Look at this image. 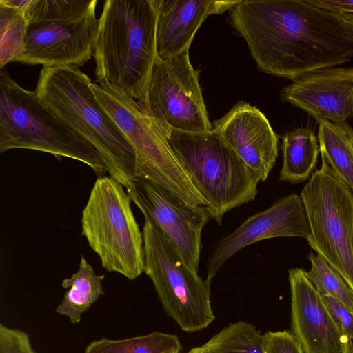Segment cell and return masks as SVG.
<instances>
[{
	"instance_id": "1",
	"label": "cell",
	"mask_w": 353,
	"mask_h": 353,
	"mask_svg": "<svg viewBox=\"0 0 353 353\" xmlns=\"http://www.w3.org/2000/svg\"><path fill=\"white\" fill-rule=\"evenodd\" d=\"M229 11L265 73L293 81L353 57V32L341 16L307 0H239Z\"/></svg>"
},
{
	"instance_id": "2",
	"label": "cell",
	"mask_w": 353,
	"mask_h": 353,
	"mask_svg": "<svg viewBox=\"0 0 353 353\" xmlns=\"http://www.w3.org/2000/svg\"><path fill=\"white\" fill-rule=\"evenodd\" d=\"M155 0H107L96 37L95 77L141 99L157 57Z\"/></svg>"
},
{
	"instance_id": "3",
	"label": "cell",
	"mask_w": 353,
	"mask_h": 353,
	"mask_svg": "<svg viewBox=\"0 0 353 353\" xmlns=\"http://www.w3.org/2000/svg\"><path fill=\"white\" fill-rule=\"evenodd\" d=\"M77 65L42 68L35 92L46 107L101 154L110 176L128 188L136 176L133 149L97 101Z\"/></svg>"
},
{
	"instance_id": "4",
	"label": "cell",
	"mask_w": 353,
	"mask_h": 353,
	"mask_svg": "<svg viewBox=\"0 0 353 353\" xmlns=\"http://www.w3.org/2000/svg\"><path fill=\"white\" fill-rule=\"evenodd\" d=\"M15 148L48 152L89 165L98 178L107 172L101 154L26 90L6 70L0 72V152Z\"/></svg>"
},
{
	"instance_id": "5",
	"label": "cell",
	"mask_w": 353,
	"mask_h": 353,
	"mask_svg": "<svg viewBox=\"0 0 353 353\" xmlns=\"http://www.w3.org/2000/svg\"><path fill=\"white\" fill-rule=\"evenodd\" d=\"M178 161L205 199L211 218L221 225L229 210L254 200L260 181L213 129L164 133Z\"/></svg>"
},
{
	"instance_id": "6",
	"label": "cell",
	"mask_w": 353,
	"mask_h": 353,
	"mask_svg": "<svg viewBox=\"0 0 353 353\" xmlns=\"http://www.w3.org/2000/svg\"><path fill=\"white\" fill-rule=\"evenodd\" d=\"M97 0H27L23 51L16 61L43 68L85 65L94 53Z\"/></svg>"
},
{
	"instance_id": "7",
	"label": "cell",
	"mask_w": 353,
	"mask_h": 353,
	"mask_svg": "<svg viewBox=\"0 0 353 353\" xmlns=\"http://www.w3.org/2000/svg\"><path fill=\"white\" fill-rule=\"evenodd\" d=\"M97 101L133 149L136 176L150 180L191 204L207 203L172 152L165 134L124 90L106 82L91 83Z\"/></svg>"
},
{
	"instance_id": "8",
	"label": "cell",
	"mask_w": 353,
	"mask_h": 353,
	"mask_svg": "<svg viewBox=\"0 0 353 353\" xmlns=\"http://www.w3.org/2000/svg\"><path fill=\"white\" fill-rule=\"evenodd\" d=\"M123 185L111 176L98 178L81 217L82 234L108 272L130 280L145 270L143 232Z\"/></svg>"
},
{
	"instance_id": "9",
	"label": "cell",
	"mask_w": 353,
	"mask_h": 353,
	"mask_svg": "<svg viewBox=\"0 0 353 353\" xmlns=\"http://www.w3.org/2000/svg\"><path fill=\"white\" fill-rule=\"evenodd\" d=\"M143 236L144 272L167 314L187 332L208 327L215 319L210 304L212 280L190 269L174 243L146 220Z\"/></svg>"
},
{
	"instance_id": "10",
	"label": "cell",
	"mask_w": 353,
	"mask_h": 353,
	"mask_svg": "<svg viewBox=\"0 0 353 353\" xmlns=\"http://www.w3.org/2000/svg\"><path fill=\"white\" fill-rule=\"evenodd\" d=\"M322 159L301 193L309 221V245L353 290V193Z\"/></svg>"
},
{
	"instance_id": "11",
	"label": "cell",
	"mask_w": 353,
	"mask_h": 353,
	"mask_svg": "<svg viewBox=\"0 0 353 353\" xmlns=\"http://www.w3.org/2000/svg\"><path fill=\"white\" fill-rule=\"evenodd\" d=\"M199 74L191 64L189 50L168 59L157 56L145 91L137 103L163 133L214 129L203 101Z\"/></svg>"
},
{
	"instance_id": "12",
	"label": "cell",
	"mask_w": 353,
	"mask_h": 353,
	"mask_svg": "<svg viewBox=\"0 0 353 353\" xmlns=\"http://www.w3.org/2000/svg\"><path fill=\"white\" fill-rule=\"evenodd\" d=\"M126 190L145 220L174 243L186 264L197 273L201 232L211 218L205 206L185 202L163 186L139 177Z\"/></svg>"
},
{
	"instance_id": "13",
	"label": "cell",
	"mask_w": 353,
	"mask_h": 353,
	"mask_svg": "<svg viewBox=\"0 0 353 353\" xmlns=\"http://www.w3.org/2000/svg\"><path fill=\"white\" fill-rule=\"evenodd\" d=\"M299 236L308 241L311 231L302 198L292 193L268 209L248 218L234 232L217 242L207 261V278L212 280L221 266L241 249L261 240Z\"/></svg>"
},
{
	"instance_id": "14",
	"label": "cell",
	"mask_w": 353,
	"mask_h": 353,
	"mask_svg": "<svg viewBox=\"0 0 353 353\" xmlns=\"http://www.w3.org/2000/svg\"><path fill=\"white\" fill-rule=\"evenodd\" d=\"M291 330L304 353H350L352 341L331 316L321 295L301 268L288 270Z\"/></svg>"
},
{
	"instance_id": "15",
	"label": "cell",
	"mask_w": 353,
	"mask_h": 353,
	"mask_svg": "<svg viewBox=\"0 0 353 353\" xmlns=\"http://www.w3.org/2000/svg\"><path fill=\"white\" fill-rule=\"evenodd\" d=\"M280 97L315 119L345 122L353 117V68L329 67L309 72L283 88Z\"/></svg>"
},
{
	"instance_id": "16",
	"label": "cell",
	"mask_w": 353,
	"mask_h": 353,
	"mask_svg": "<svg viewBox=\"0 0 353 353\" xmlns=\"http://www.w3.org/2000/svg\"><path fill=\"white\" fill-rule=\"evenodd\" d=\"M214 130L259 175L260 181L268 179L278 157L279 139L258 108L239 101L214 121Z\"/></svg>"
},
{
	"instance_id": "17",
	"label": "cell",
	"mask_w": 353,
	"mask_h": 353,
	"mask_svg": "<svg viewBox=\"0 0 353 353\" xmlns=\"http://www.w3.org/2000/svg\"><path fill=\"white\" fill-rule=\"evenodd\" d=\"M239 0H155L157 51L161 59L189 50L203 22L230 10Z\"/></svg>"
},
{
	"instance_id": "18",
	"label": "cell",
	"mask_w": 353,
	"mask_h": 353,
	"mask_svg": "<svg viewBox=\"0 0 353 353\" xmlns=\"http://www.w3.org/2000/svg\"><path fill=\"white\" fill-rule=\"evenodd\" d=\"M104 275L96 274L93 268L81 256L78 270L63 279L61 285L68 289L55 312L67 317L72 324L81 322L83 314L102 296Z\"/></svg>"
},
{
	"instance_id": "19",
	"label": "cell",
	"mask_w": 353,
	"mask_h": 353,
	"mask_svg": "<svg viewBox=\"0 0 353 353\" xmlns=\"http://www.w3.org/2000/svg\"><path fill=\"white\" fill-rule=\"evenodd\" d=\"M283 165L279 181L297 183L305 181L314 169L319 153V141L308 127L298 128L283 137Z\"/></svg>"
},
{
	"instance_id": "20",
	"label": "cell",
	"mask_w": 353,
	"mask_h": 353,
	"mask_svg": "<svg viewBox=\"0 0 353 353\" xmlns=\"http://www.w3.org/2000/svg\"><path fill=\"white\" fill-rule=\"evenodd\" d=\"M321 158L353 192V128L345 121L333 123L315 119Z\"/></svg>"
},
{
	"instance_id": "21",
	"label": "cell",
	"mask_w": 353,
	"mask_h": 353,
	"mask_svg": "<svg viewBox=\"0 0 353 353\" xmlns=\"http://www.w3.org/2000/svg\"><path fill=\"white\" fill-rule=\"evenodd\" d=\"M181 350V344L176 335L155 331L124 339L94 340L84 353H179Z\"/></svg>"
},
{
	"instance_id": "22",
	"label": "cell",
	"mask_w": 353,
	"mask_h": 353,
	"mask_svg": "<svg viewBox=\"0 0 353 353\" xmlns=\"http://www.w3.org/2000/svg\"><path fill=\"white\" fill-rule=\"evenodd\" d=\"M196 349L200 353H264L261 331L244 321L227 325Z\"/></svg>"
},
{
	"instance_id": "23",
	"label": "cell",
	"mask_w": 353,
	"mask_h": 353,
	"mask_svg": "<svg viewBox=\"0 0 353 353\" xmlns=\"http://www.w3.org/2000/svg\"><path fill=\"white\" fill-rule=\"evenodd\" d=\"M27 23L23 10L0 0V68L16 61L22 54Z\"/></svg>"
},
{
	"instance_id": "24",
	"label": "cell",
	"mask_w": 353,
	"mask_h": 353,
	"mask_svg": "<svg viewBox=\"0 0 353 353\" xmlns=\"http://www.w3.org/2000/svg\"><path fill=\"white\" fill-rule=\"evenodd\" d=\"M311 268L307 275L321 295L336 299L353 310V290L340 273L320 255H308Z\"/></svg>"
},
{
	"instance_id": "25",
	"label": "cell",
	"mask_w": 353,
	"mask_h": 353,
	"mask_svg": "<svg viewBox=\"0 0 353 353\" xmlns=\"http://www.w3.org/2000/svg\"><path fill=\"white\" fill-rule=\"evenodd\" d=\"M0 353H37L25 331L0 324Z\"/></svg>"
},
{
	"instance_id": "26",
	"label": "cell",
	"mask_w": 353,
	"mask_h": 353,
	"mask_svg": "<svg viewBox=\"0 0 353 353\" xmlns=\"http://www.w3.org/2000/svg\"><path fill=\"white\" fill-rule=\"evenodd\" d=\"M264 353H304L290 331H268L263 335Z\"/></svg>"
},
{
	"instance_id": "27",
	"label": "cell",
	"mask_w": 353,
	"mask_h": 353,
	"mask_svg": "<svg viewBox=\"0 0 353 353\" xmlns=\"http://www.w3.org/2000/svg\"><path fill=\"white\" fill-rule=\"evenodd\" d=\"M321 296L337 325L351 341L353 340V310L331 296L323 294Z\"/></svg>"
},
{
	"instance_id": "28",
	"label": "cell",
	"mask_w": 353,
	"mask_h": 353,
	"mask_svg": "<svg viewBox=\"0 0 353 353\" xmlns=\"http://www.w3.org/2000/svg\"><path fill=\"white\" fill-rule=\"evenodd\" d=\"M310 3L342 16L353 14V0H307Z\"/></svg>"
},
{
	"instance_id": "29",
	"label": "cell",
	"mask_w": 353,
	"mask_h": 353,
	"mask_svg": "<svg viewBox=\"0 0 353 353\" xmlns=\"http://www.w3.org/2000/svg\"><path fill=\"white\" fill-rule=\"evenodd\" d=\"M342 19L353 32V14H345L341 16Z\"/></svg>"
},
{
	"instance_id": "30",
	"label": "cell",
	"mask_w": 353,
	"mask_h": 353,
	"mask_svg": "<svg viewBox=\"0 0 353 353\" xmlns=\"http://www.w3.org/2000/svg\"><path fill=\"white\" fill-rule=\"evenodd\" d=\"M188 353H200V352L196 350V347H194V348H192V350H190Z\"/></svg>"
},
{
	"instance_id": "31",
	"label": "cell",
	"mask_w": 353,
	"mask_h": 353,
	"mask_svg": "<svg viewBox=\"0 0 353 353\" xmlns=\"http://www.w3.org/2000/svg\"><path fill=\"white\" fill-rule=\"evenodd\" d=\"M350 353H353V342L352 343V344L350 345Z\"/></svg>"
}]
</instances>
